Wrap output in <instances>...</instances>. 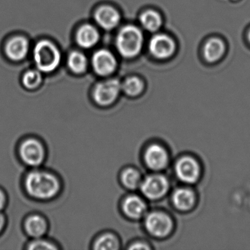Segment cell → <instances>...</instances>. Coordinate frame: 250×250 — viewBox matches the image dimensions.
<instances>
[{
    "label": "cell",
    "instance_id": "6da1fadb",
    "mask_svg": "<svg viewBox=\"0 0 250 250\" xmlns=\"http://www.w3.org/2000/svg\"><path fill=\"white\" fill-rule=\"evenodd\" d=\"M26 189L32 197L38 199H49L55 197L61 188L58 178L49 172L33 171L27 175Z\"/></svg>",
    "mask_w": 250,
    "mask_h": 250
},
{
    "label": "cell",
    "instance_id": "7a4b0ae2",
    "mask_svg": "<svg viewBox=\"0 0 250 250\" xmlns=\"http://www.w3.org/2000/svg\"><path fill=\"white\" fill-rule=\"evenodd\" d=\"M143 32L134 25L125 26L117 36L116 47L118 52L124 58L137 56L143 49Z\"/></svg>",
    "mask_w": 250,
    "mask_h": 250
},
{
    "label": "cell",
    "instance_id": "3957f363",
    "mask_svg": "<svg viewBox=\"0 0 250 250\" xmlns=\"http://www.w3.org/2000/svg\"><path fill=\"white\" fill-rule=\"evenodd\" d=\"M33 58L36 67L41 72L50 73L59 66L61 54L53 43L49 41L42 40L35 46Z\"/></svg>",
    "mask_w": 250,
    "mask_h": 250
},
{
    "label": "cell",
    "instance_id": "277c9868",
    "mask_svg": "<svg viewBox=\"0 0 250 250\" xmlns=\"http://www.w3.org/2000/svg\"><path fill=\"white\" fill-rule=\"evenodd\" d=\"M122 84L118 80L111 79L99 83L95 87L93 97L96 103L107 106L113 103L119 96Z\"/></svg>",
    "mask_w": 250,
    "mask_h": 250
},
{
    "label": "cell",
    "instance_id": "5b68a950",
    "mask_svg": "<svg viewBox=\"0 0 250 250\" xmlns=\"http://www.w3.org/2000/svg\"><path fill=\"white\" fill-rule=\"evenodd\" d=\"M146 229L154 236H167L172 229V222L169 216L162 212L149 213L145 221Z\"/></svg>",
    "mask_w": 250,
    "mask_h": 250
},
{
    "label": "cell",
    "instance_id": "8992f818",
    "mask_svg": "<svg viewBox=\"0 0 250 250\" xmlns=\"http://www.w3.org/2000/svg\"><path fill=\"white\" fill-rule=\"evenodd\" d=\"M20 156L23 162L27 165L39 166L44 160V147L39 140L28 139L23 142L20 147Z\"/></svg>",
    "mask_w": 250,
    "mask_h": 250
},
{
    "label": "cell",
    "instance_id": "52a82bcc",
    "mask_svg": "<svg viewBox=\"0 0 250 250\" xmlns=\"http://www.w3.org/2000/svg\"><path fill=\"white\" fill-rule=\"evenodd\" d=\"M176 45L172 38L167 35H155L149 43L150 54L160 60L170 58L175 52Z\"/></svg>",
    "mask_w": 250,
    "mask_h": 250
},
{
    "label": "cell",
    "instance_id": "ba28073f",
    "mask_svg": "<svg viewBox=\"0 0 250 250\" xmlns=\"http://www.w3.org/2000/svg\"><path fill=\"white\" fill-rule=\"evenodd\" d=\"M140 188L146 197L155 200L163 197L166 194L169 188V183L163 175H150L141 183Z\"/></svg>",
    "mask_w": 250,
    "mask_h": 250
},
{
    "label": "cell",
    "instance_id": "9c48e42d",
    "mask_svg": "<svg viewBox=\"0 0 250 250\" xmlns=\"http://www.w3.org/2000/svg\"><path fill=\"white\" fill-rule=\"evenodd\" d=\"M177 176L184 182H195L200 176V169L195 159L190 156H184L175 165Z\"/></svg>",
    "mask_w": 250,
    "mask_h": 250
},
{
    "label": "cell",
    "instance_id": "30bf717a",
    "mask_svg": "<svg viewBox=\"0 0 250 250\" xmlns=\"http://www.w3.org/2000/svg\"><path fill=\"white\" fill-rule=\"evenodd\" d=\"M92 64L96 74L106 77L116 69L117 61L112 52L106 49H101L93 55Z\"/></svg>",
    "mask_w": 250,
    "mask_h": 250
},
{
    "label": "cell",
    "instance_id": "8fae6325",
    "mask_svg": "<svg viewBox=\"0 0 250 250\" xmlns=\"http://www.w3.org/2000/svg\"><path fill=\"white\" fill-rule=\"evenodd\" d=\"M144 158L147 167L154 170L164 169L167 165V152L160 145L153 144L149 146L145 153Z\"/></svg>",
    "mask_w": 250,
    "mask_h": 250
},
{
    "label": "cell",
    "instance_id": "7c38bea8",
    "mask_svg": "<svg viewBox=\"0 0 250 250\" xmlns=\"http://www.w3.org/2000/svg\"><path fill=\"white\" fill-rule=\"evenodd\" d=\"M96 23L106 30H113L121 21V15L115 8L108 5L100 7L95 14Z\"/></svg>",
    "mask_w": 250,
    "mask_h": 250
},
{
    "label": "cell",
    "instance_id": "4fadbf2b",
    "mask_svg": "<svg viewBox=\"0 0 250 250\" xmlns=\"http://www.w3.org/2000/svg\"><path fill=\"white\" fill-rule=\"evenodd\" d=\"M28 51V41L21 36L13 38L5 46V53L11 61H22L27 56Z\"/></svg>",
    "mask_w": 250,
    "mask_h": 250
},
{
    "label": "cell",
    "instance_id": "5bb4252c",
    "mask_svg": "<svg viewBox=\"0 0 250 250\" xmlns=\"http://www.w3.org/2000/svg\"><path fill=\"white\" fill-rule=\"evenodd\" d=\"M225 43L222 39L212 38L206 42L203 47L205 59L208 62H217L225 54Z\"/></svg>",
    "mask_w": 250,
    "mask_h": 250
},
{
    "label": "cell",
    "instance_id": "9a60e30c",
    "mask_svg": "<svg viewBox=\"0 0 250 250\" xmlns=\"http://www.w3.org/2000/svg\"><path fill=\"white\" fill-rule=\"evenodd\" d=\"M99 40L97 29L91 24H84L79 29L77 33V42L79 46L84 49L93 47Z\"/></svg>",
    "mask_w": 250,
    "mask_h": 250
},
{
    "label": "cell",
    "instance_id": "2e32d148",
    "mask_svg": "<svg viewBox=\"0 0 250 250\" xmlns=\"http://www.w3.org/2000/svg\"><path fill=\"white\" fill-rule=\"evenodd\" d=\"M123 208L127 216L133 219H138L146 213V205L140 197L129 196L124 201Z\"/></svg>",
    "mask_w": 250,
    "mask_h": 250
},
{
    "label": "cell",
    "instance_id": "e0dca14e",
    "mask_svg": "<svg viewBox=\"0 0 250 250\" xmlns=\"http://www.w3.org/2000/svg\"><path fill=\"white\" fill-rule=\"evenodd\" d=\"M174 206L181 210H189L194 206L195 195L191 190L188 188H178L172 196Z\"/></svg>",
    "mask_w": 250,
    "mask_h": 250
},
{
    "label": "cell",
    "instance_id": "ac0fdd59",
    "mask_svg": "<svg viewBox=\"0 0 250 250\" xmlns=\"http://www.w3.org/2000/svg\"><path fill=\"white\" fill-rule=\"evenodd\" d=\"M140 23L147 31L155 33L162 27L163 20L159 13L154 10H147L142 14Z\"/></svg>",
    "mask_w": 250,
    "mask_h": 250
},
{
    "label": "cell",
    "instance_id": "d6986e66",
    "mask_svg": "<svg viewBox=\"0 0 250 250\" xmlns=\"http://www.w3.org/2000/svg\"><path fill=\"white\" fill-rule=\"evenodd\" d=\"M26 230L30 236L39 238L46 232L47 225L43 217L38 215L30 216L26 221Z\"/></svg>",
    "mask_w": 250,
    "mask_h": 250
},
{
    "label": "cell",
    "instance_id": "ffe728a7",
    "mask_svg": "<svg viewBox=\"0 0 250 250\" xmlns=\"http://www.w3.org/2000/svg\"><path fill=\"white\" fill-rule=\"evenodd\" d=\"M87 59L84 54L80 52H71L68 57V65L70 69L77 74H83L87 68Z\"/></svg>",
    "mask_w": 250,
    "mask_h": 250
},
{
    "label": "cell",
    "instance_id": "44dd1931",
    "mask_svg": "<svg viewBox=\"0 0 250 250\" xmlns=\"http://www.w3.org/2000/svg\"><path fill=\"white\" fill-rule=\"evenodd\" d=\"M122 89L128 96H137L143 92L144 83L138 77H130L122 84Z\"/></svg>",
    "mask_w": 250,
    "mask_h": 250
},
{
    "label": "cell",
    "instance_id": "7402d4cb",
    "mask_svg": "<svg viewBox=\"0 0 250 250\" xmlns=\"http://www.w3.org/2000/svg\"><path fill=\"white\" fill-rule=\"evenodd\" d=\"M123 184L128 188H137L141 184V176L138 171L133 168H128L123 172L121 176Z\"/></svg>",
    "mask_w": 250,
    "mask_h": 250
},
{
    "label": "cell",
    "instance_id": "603a6c76",
    "mask_svg": "<svg viewBox=\"0 0 250 250\" xmlns=\"http://www.w3.org/2000/svg\"><path fill=\"white\" fill-rule=\"evenodd\" d=\"M94 248L99 250H118V241L112 234H105L96 241Z\"/></svg>",
    "mask_w": 250,
    "mask_h": 250
},
{
    "label": "cell",
    "instance_id": "cb8c5ba5",
    "mask_svg": "<svg viewBox=\"0 0 250 250\" xmlns=\"http://www.w3.org/2000/svg\"><path fill=\"white\" fill-rule=\"evenodd\" d=\"M23 84L28 89H35L40 85L42 82V73L39 70H31L25 73L23 77Z\"/></svg>",
    "mask_w": 250,
    "mask_h": 250
},
{
    "label": "cell",
    "instance_id": "d4e9b609",
    "mask_svg": "<svg viewBox=\"0 0 250 250\" xmlns=\"http://www.w3.org/2000/svg\"><path fill=\"white\" fill-rule=\"evenodd\" d=\"M28 249L32 250H55L57 247L49 241L37 238L30 243Z\"/></svg>",
    "mask_w": 250,
    "mask_h": 250
},
{
    "label": "cell",
    "instance_id": "484cf974",
    "mask_svg": "<svg viewBox=\"0 0 250 250\" xmlns=\"http://www.w3.org/2000/svg\"><path fill=\"white\" fill-rule=\"evenodd\" d=\"M130 249L131 250H148L149 247L143 243H137L131 246Z\"/></svg>",
    "mask_w": 250,
    "mask_h": 250
},
{
    "label": "cell",
    "instance_id": "4316f807",
    "mask_svg": "<svg viewBox=\"0 0 250 250\" xmlns=\"http://www.w3.org/2000/svg\"><path fill=\"white\" fill-rule=\"evenodd\" d=\"M5 204V196L4 193L0 190V210L3 208Z\"/></svg>",
    "mask_w": 250,
    "mask_h": 250
},
{
    "label": "cell",
    "instance_id": "83f0119b",
    "mask_svg": "<svg viewBox=\"0 0 250 250\" xmlns=\"http://www.w3.org/2000/svg\"><path fill=\"white\" fill-rule=\"evenodd\" d=\"M4 223H5V220H4V217L2 215L0 214V232L2 230L3 228Z\"/></svg>",
    "mask_w": 250,
    "mask_h": 250
},
{
    "label": "cell",
    "instance_id": "f1b7e54d",
    "mask_svg": "<svg viewBox=\"0 0 250 250\" xmlns=\"http://www.w3.org/2000/svg\"><path fill=\"white\" fill-rule=\"evenodd\" d=\"M248 39H249V42H250V30L248 33Z\"/></svg>",
    "mask_w": 250,
    "mask_h": 250
}]
</instances>
